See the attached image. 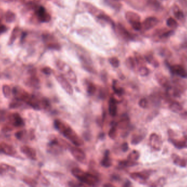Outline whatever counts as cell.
<instances>
[{
  "mask_svg": "<svg viewBox=\"0 0 187 187\" xmlns=\"http://www.w3.org/2000/svg\"><path fill=\"white\" fill-rule=\"evenodd\" d=\"M25 133H26V132L24 130L19 131L16 132V134H15V136L17 139L21 140L23 138V137L25 136Z\"/></svg>",
  "mask_w": 187,
  "mask_h": 187,
  "instance_id": "37",
  "label": "cell"
},
{
  "mask_svg": "<svg viewBox=\"0 0 187 187\" xmlns=\"http://www.w3.org/2000/svg\"><path fill=\"white\" fill-rule=\"evenodd\" d=\"M103 187H114V185L111 184V183H107V184H104L103 185Z\"/></svg>",
  "mask_w": 187,
  "mask_h": 187,
  "instance_id": "48",
  "label": "cell"
},
{
  "mask_svg": "<svg viewBox=\"0 0 187 187\" xmlns=\"http://www.w3.org/2000/svg\"><path fill=\"white\" fill-rule=\"evenodd\" d=\"M37 14L39 19H40L41 22H47L50 20V16L46 12V10L43 7H40L38 9Z\"/></svg>",
  "mask_w": 187,
  "mask_h": 187,
  "instance_id": "14",
  "label": "cell"
},
{
  "mask_svg": "<svg viewBox=\"0 0 187 187\" xmlns=\"http://www.w3.org/2000/svg\"><path fill=\"white\" fill-rule=\"evenodd\" d=\"M110 63L112 65L113 67L114 68H118L119 65V61L117 58H112L110 60Z\"/></svg>",
  "mask_w": 187,
  "mask_h": 187,
  "instance_id": "35",
  "label": "cell"
},
{
  "mask_svg": "<svg viewBox=\"0 0 187 187\" xmlns=\"http://www.w3.org/2000/svg\"><path fill=\"white\" fill-rule=\"evenodd\" d=\"M158 23V20L154 17H150L147 18L144 22V28L146 29H150L156 26Z\"/></svg>",
  "mask_w": 187,
  "mask_h": 187,
  "instance_id": "19",
  "label": "cell"
},
{
  "mask_svg": "<svg viewBox=\"0 0 187 187\" xmlns=\"http://www.w3.org/2000/svg\"><path fill=\"white\" fill-rule=\"evenodd\" d=\"M150 144L152 148L156 151H159L162 146V140L158 134L152 133L150 137Z\"/></svg>",
  "mask_w": 187,
  "mask_h": 187,
  "instance_id": "7",
  "label": "cell"
},
{
  "mask_svg": "<svg viewBox=\"0 0 187 187\" xmlns=\"http://www.w3.org/2000/svg\"><path fill=\"white\" fill-rule=\"evenodd\" d=\"M140 154L138 151L134 150L132 151L128 156V159L132 161H136L140 158Z\"/></svg>",
  "mask_w": 187,
  "mask_h": 187,
  "instance_id": "26",
  "label": "cell"
},
{
  "mask_svg": "<svg viewBox=\"0 0 187 187\" xmlns=\"http://www.w3.org/2000/svg\"><path fill=\"white\" fill-rule=\"evenodd\" d=\"M101 164L103 167L106 168H108L112 166V160L110 158V152L109 150H106L103 158L101 162Z\"/></svg>",
  "mask_w": 187,
  "mask_h": 187,
  "instance_id": "15",
  "label": "cell"
},
{
  "mask_svg": "<svg viewBox=\"0 0 187 187\" xmlns=\"http://www.w3.org/2000/svg\"><path fill=\"white\" fill-rule=\"evenodd\" d=\"M122 149L124 152H127L128 149H129V146H128V143L126 142L123 143L122 146Z\"/></svg>",
  "mask_w": 187,
  "mask_h": 187,
  "instance_id": "44",
  "label": "cell"
},
{
  "mask_svg": "<svg viewBox=\"0 0 187 187\" xmlns=\"http://www.w3.org/2000/svg\"><path fill=\"white\" fill-rule=\"evenodd\" d=\"M156 184L152 185L153 186H159V187H162L166 184V179L165 178H160L155 183Z\"/></svg>",
  "mask_w": 187,
  "mask_h": 187,
  "instance_id": "32",
  "label": "cell"
},
{
  "mask_svg": "<svg viewBox=\"0 0 187 187\" xmlns=\"http://www.w3.org/2000/svg\"><path fill=\"white\" fill-rule=\"evenodd\" d=\"M172 158H173L174 163L175 165L181 167H185L187 166V162L183 158H181L180 156L176 154H174Z\"/></svg>",
  "mask_w": 187,
  "mask_h": 187,
  "instance_id": "21",
  "label": "cell"
},
{
  "mask_svg": "<svg viewBox=\"0 0 187 187\" xmlns=\"http://www.w3.org/2000/svg\"><path fill=\"white\" fill-rule=\"evenodd\" d=\"M13 95L15 97L16 99L22 101H24L25 99L29 95V93L26 91L25 89H22L19 86L14 87L12 89Z\"/></svg>",
  "mask_w": 187,
  "mask_h": 187,
  "instance_id": "8",
  "label": "cell"
},
{
  "mask_svg": "<svg viewBox=\"0 0 187 187\" xmlns=\"http://www.w3.org/2000/svg\"><path fill=\"white\" fill-rule=\"evenodd\" d=\"M23 181L25 182L26 184H28L29 186L31 187H34L37 185V182L36 180L32 178L28 177H24L22 179Z\"/></svg>",
  "mask_w": 187,
  "mask_h": 187,
  "instance_id": "30",
  "label": "cell"
},
{
  "mask_svg": "<svg viewBox=\"0 0 187 187\" xmlns=\"http://www.w3.org/2000/svg\"><path fill=\"white\" fill-rule=\"evenodd\" d=\"M176 17L178 19H181V18L183 17V14L182 12H178L176 14Z\"/></svg>",
  "mask_w": 187,
  "mask_h": 187,
  "instance_id": "45",
  "label": "cell"
},
{
  "mask_svg": "<svg viewBox=\"0 0 187 187\" xmlns=\"http://www.w3.org/2000/svg\"><path fill=\"white\" fill-rule=\"evenodd\" d=\"M6 27L5 26H0V32H6Z\"/></svg>",
  "mask_w": 187,
  "mask_h": 187,
  "instance_id": "46",
  "label": "cell"
},
{
  "mask_svg": "<svg viewBox=\"0 0 187 187\" xmlns=\"http://www.w3.org/2000/svg\"><path fill=\"white\" fill-rule=\"evenodd\" d=\"M2 92L4 96L7 98H10L13 95L12 89L10 86L4 85L2 87Z\"/></svg>",
  "mask_w": 187,
  "mask_h": 187,
  "instance_id": "25",
  "label": "cell"
},
{
  "mask_svg": "<svg viewBox=\"0 0 187 187\" xmlns=\"http://www.w3.org/2000/svg\"><path fill=\"white\" fill-rule=\"evenodd\" d=\"M131 182H130V181H127V182H125L124 184L123 185V186H124V187H130V186H131Z\"/></svg>",
  "mask_w": 187,
  "mask_h": 187,
  "instance_id": "47",
  "label": "cell"
},
{
  "mask_svg": "<svg viewBox=\"0 0 187 187\" xmlns=\"http://www.w3.org/2000/svg\"><path fill=\"white\" fill-rule=\"evenodd\" d=\"M112 89L116 95L122 96L124 93V89L120 87L117 80H114L112 83Z\"/></svg>",
  "mask_w": 187,
  "mask_h": 187,
  "instance_id": "20",
  "label": "cell"
},
{
  "mask_svg": "<svg viewBox=\"0 0 187 187\" xmlns=\"http://www.w3.org/2000/svg\"><path fill=\"white\" fill-rule=\"evenodd\" d=\"M69 149L76 160L82 164H84L85 162L86 155L83 150L76 146H70Z\"/></svg>",
  "mask_w": 187,
  "mask_h": 187,
  "instance_id": "5",
  "label": "cell"
},
{
  "mask_svg": "<svg viewBox=\"0 0 187 187\" xmlns=\"http://www.w3.org/2000/svg\"><path fill=\"white\" fill-rule=\"evenodd\" d=\"M126 18L128 20V22L130 23L131 25L136 23L140 22L139 17L136 13L129 12L126 14Z\"/></svg>",
  "mask_w": 187,
  "mask_h": 187,
  "instance_id": "22",
  "label": "cell"
},
{
  "mask_svg": "<svg viewBox=\"0 0 187 187\" xmlns=\"http://www.w3.org/2000/svg\"><path fill=\"white\" fill-rule=\"evenodd\" d=\"M42 71L44 74H45L46 75H50V74L52 73V70L50 68L46 67V68H44L43 69H42Z\"/></svg>",
  "mask_w": 187,
  "mask_h": 187,
  "instance_id": "42",
  "label": "cell"
},
{
  "mask_svg": "<svg viewBox=\"0 0 187 187\" xmlns=\"http://www.w3.org/2000/svg\"><path fill=\"white\" fill-rule=\"evenodd\" d=\"M138 164V163L136 161H132L129 160L127 159L126 160H123L119 162V165L120 166L124 167H131V166H134Z\"/></svg>",
  "mask_w": 187,
  "mask_h": 187,
  "instance_id": "28",
  "label": "cell"
},
{
  "mask_svg": "<svg viewBox=\"0 0 187 187\" xmlns=\"http://www.w3.org/2000/svg\"><path fill=\"white\" fill-rule=\"evenodd\" d=\"M156 80L159 83V85H161L163 87L165 88L166 89L171 86L168 79L162 75H156Z\"/></svg>",
  "mask_w": 187,
  "mask_h": 187,
  "instance_id": "17",
  "label": "cell"
},
{
  "mask_svg": "<svg viewBox=\"0 0 187 187\" xmlns=\"http://www.w3.org/2000/svg\"><path fill=\"white\" fill-rule=\"evenodd\" d=\"M20 150L24 154H25L28 158L32 160H37V154L35 149L28 146H21Z\"/></svg>",
  "mask_w": 187,
  "mask_h": 187,
  "instance_id": "11",
  "label": "cell"
},
{
  "mask_svg": "<svg viewBox=\"0 0 187 187\" xmlns=\"http://www.w3.org/2000/svg\"><path fill=\"white\" fill-rule=\"evenodd\" d=\"M170 70L172 73L182 78H187V71L181 65H175L171 66L170 67Z\"/></svg>",
  "mask_w": 187,
  "mask_h": 187,
  "instance_id": "12",
  "label": "cell"
},
{
  "mask_svg": "<svg viewBox=\"0 0 187 187\" xmlns=\"http://www.w3.org/2000/svg\"><path fill=\"white\" fill-rule=\"evenodd\" d=\"M130 123V121H129V118L128 116L124 115L123 116H122V118L120 119V120L118 122H117V126L118 128H119L120 129H125L129 126Z\"/></svg>",
  "mask_w": 187,
  "mask_h": 187,
  "instance_id": "18",
  "label": "cell"
},
{
  "mask_svg": "<svg viewBox=\"0 0 187 187\" xmlns=\"http://www.w3.org/2000/svg\"><path fill=\"white\" fill-rule=\"evenodd\" d=\"M117 100L113 97H111L109 101L108 111L112 116H115L117 113Z\"/></svg>",
  "mask_w": 187,
  "mask_h": 187,
  "instance_id": "13",
  "label": "cell"
},
{
  "mask_svg": "<svg viewBox=\"0 0 187 187\" xmlns=\"http://www.w3.org/2000/svg\"><path fill=\"white\" fill-rule=\"evenodd\" d=\"M171 143L178 149H183L187 146V140L183 139L182 140H176L172 138H170Z\"/></svg>",
  "mask_w": 187,
  "mask_h": 187,
  "instance_id": "16",
  "label": "cell"
},
{
  "mask_svg": "<svg viewBox=\"0 0 187 187\" xmlns=\"http://www.w3.org/2000/svg\"><path fill=\"white\" fill-rule=\"evenodd\" d=\"M0 166L3 169L4 172L8 171L12 172L16 171L15 167H14L13 166H12L10 165H7L6 164H1Z\"/></svg>",
  "mask_w": 187,
  "mask_h": 187,
  "instance_id": "31",
  "label": "cell"
},
{
  "mask_svg": "<svg viewBox=\"0 0 187 187\" xmlns=\"http://www.w3.org/2000/svg\"><path fill=\"white\" fill-rule=\"evenodd\" d=\"M87 91L89 95H94L97 91L96 86L91 81H87L86 83Z\"/></svg>",
  "mask_w": 187,
  "mask_h": 187,
  "instance_id": "24",
  "label": "cell"
},
{
  "mask_svg": "<svg viewBox=\"0 0 187 187\" xmlns=\"http://www.w3.org/2000/svg\"><path fill=\"white\" fill-rule=\"evenodd\" d=\"M117 128L118 127L117 126V124L115 123L114 125H112V127L111 128V129L109 130V132H108V136L110 138L114 140L115 138L117 136Z\"/></svg>",
  "mask_w": 187,
  "mask_h": 187,
  "instance_id": "29",
  "label": "cell"
},
{
  "mask_svg": "<svg viewBox=\"0 0 187 187\" xmlns=\"http://www.w3.org/2000/svg\"><path fill=\"white\" fill-rule=\"evenodd\" d=\"M41 182L42 184L44 185H48L50 184L49 182L47 180V179L45 177H44L43 176H42L41 177Z\"/></svg>",
  "mask_w": 187,
  "mask_h": 187,
  "instance_id": "43",
  "label": "cell"
},
{
  "mask_svg": "<svg viewBox=\"0 0 187 187\" xmlns=\"http://www.w3.org/2000/svg\"><path fill=\"white\" fill-rule=\"evenodd\" d=\"M126 65L128 68L132 69L135 67V63L134 60L132 58H129L126 61Z\"/></svg>",
  "mask_w": 187,
  "mask_h": 187,
  "instance_id": "41",
  "label": "cell"
},
{
  "mask_svg": "<svg viewBox=\"0 0 187 187\" xmlns=\"http://www.w3.org/2000/svg\"><path fill=\"white\" fill-rule=\"evenodd\" d=\"M138 105L141 108H146L148 105V101L146 98H142L138 102Z\"/></svg>",
  "mask_w": 187,
  "mask_h": 187,
  "instance_id": "39",
  "label": "cell"
},
{
  "mask_svg": "<svg viewBox=\"0 0 187 187\" xmlns=\"http://www.w3.org/2000/svg\"><path fill=\"white\" fill-rule=\"evenodd\" d=\"M144 136L142 134H135L131 138V144L137 145L141 142L142 140H144Z\"/></svg>",
  "mask_w": 187,
  "mask_h": 187,
  "instance_id": "27",
  "label": "cell"
},
{
  "mask_svg": "<svg viewBox=\"0 0 187 187\" xmlns=\"http://www.w3.org/2000/svg\"><path fill=\"white\" fill-rule=\"evenodd\" d=\"M152 174L150 170H144L138 172H133L130 174V177L140 183H145Z\"/></svg>",
  "mask_w": 187,
  "mask_h": 187,
  "instance_id": "4",
  "label": "cell"
},
{
  "mask_svg": "<svg viewBox=\"0 0 187 187\" xmlns=\"http://www.w3.org/2000/svg\"><path fill=\"white\" fill-rule=\"evenodd\" d=\"M10 124L14 127H23L25 125V122L19 114L14 113L10 115L9 117Z\"/></svg>",
  "mask_w": 187,
  "mask_h": 187,
  "instance_id": "9",
  "label": "cell"
},
{
  "mask_svg": "<svg viewBox=\"0 0 187 187\" xmlns=\"http://www.w3.org/2000/svg\"><path fill=\"white\" fill-rule=\"evenodd\" d=\"M21 104H22V101L16 99V101H13L10 103V107L12 108H18L21 105Z\"/></svg>",
  "mask_w": 187,
  "mask_h": 187,
  "instance_id": "40",
  "label": "cell"
},
{
  "mask_svg": "<svg viewBox=\"0 0 187 187\" xmlns=\"http://www.w3.org/2000/svg\"><path fill=\"white\" fill-rule=\"evenodd\" d=\"M108 95V91L107 89L105 88H102L100 90L99 96L101 99H105Z\"/></svg>",
  "mask_w": 187,
  "mask_h": 187,
  "instance_id": "36",
  "label": "cell"
},
{
  "mask_svg": "<svg viewBox=\"0 0 187 187\" xmlns=\"http://www.w3.org/2000/svg\"><path fill=\"white\" fill-rule=\"evenodd\" d=\"M184 138L187 141V131L184 132Z\"/></svg>",
  "mask_w": 187,
  "mask_h": 187,
  "instance_id": "49",
  "label": "cell"
},
{
  "mask_svg": "<svg viewBox=\"0 0 187 187\" xmlns=\"http://www.w3.org/2000/svg\"><path fill=\"white\" fill-rule=\"evenodd\" d=\"M170 109L174 113H179L183 110V107L182 105L177 101H173L170 105Z\"/></svg>",
  "mask_w": 187,
  "mask_h": 187,
  "instance_id": "23",
  "label": "cell"
},
{
  "mask_svg": "<svg viewBox=\"0 0 187 187\" xmlns=\"http://www.w3.org/2000/svg\"><path fill=\"white\" fill-rule=\"evenodd\" d=\"M55 77L56 80L60 85V86H61L62 89H64V91L67 93H68L69 95H72L73 94V89L71 85L65 77L61 74H58Z\"/></svg>",
  "mask_w": 187,
  "mask_h": 187,
  "instance_id": "6",
  "label": "cell"
},
{
  "mask_svg": "<svg viewBox=\"0 0 187 187\" xmlns=\"http://www.w3.org/2000/svg\"><path fill=\"white\" fill-rule=\"evenodd\" d=\"M139 74L141 76H146L149 74V70L146 67H142L139 69Z\"/></svg>",
  "mask_w": 187,
  "mask_h": 187,
  "instance_id": "33",
  "label": "cell"
},
{
  "mask_svg": "<svg viewBox=\"0 0 187 187\" xmlns=\"http://www.w3.org/2000/svg\"><path fill=\"white\" fill-rule=\"evenodd\" d=\"M15 19V15L14 13L10 12H8L6 14V20L7 22H12Z\"/></svg>",
  "mask_w": 187,
  "mask_h": 187,
  "instance_id": "38",
  "label": "cell"
},
{
  "mask_svg": "<svg viewBox=\"0 0 187 187\" xmlns=\"http://www.w3.org/2000/svg\"><path fill=\"white\" fill-rule=\"evenodd\" d=\"M167 25L170 27L174 28V27H176V26H177V23L174 18H170L167 20Z\"/></svg>",
  "mask_w": 187,
  "mask_h": 187,
  "instance_id": "34",
  "label": "cell"
},
{
  "mask_svg": "<svg viewBox=\"0 0 187 187\" xmlns=\"http://www.w3.org/2000/svg\"><path fill=\"white\" fill-rule=\"evenodd\" d=\"M73 176L77 178L83 184L89 186H95L99 183V178L96 174L85 172L78 167H75L72 170Z\"/></svg>",
  "mask_w": 187,
  "mask_h": 187,
  "instance_id": "2",
  "label": "cell"
},
{
  "mask_svg": "<svg viewBox=\"0 0 187 187\" xmlns=\"http://www.w3.org/2000/svg\"><path fill=\"white\" fill-rule=\"evenodd\" d=\"M0 152L10 156H15L17 153L16 149L12 146L5 142L0 143Z\"/></svg>",
  "mask_w": 187,
  "mask_h": 187,
  "instance_id": "10",
  "label": "cell"
},
{
  "mask_svg": "<svg viewBox=\"0 0 187 187\" xmlns=\"http://www.w3.org/2000/svg\"><path fill=\"white\" fill-rule=\"evenodd\" d=\"M54 126L56 130L75 146H80L84 144V142L81 138L78 136V134L70 126L64 121L56 119L54 122Z\"/></svg>",
  "mask_w": 187,
  "mask_h": 187,
  "instance_id": "1",
  "label": "cell"
},
{
  "mask_svg": "<svg viewBox=\"0 0 187 187\" xmlns=\"http://www.w3.org/2000/svg\"><path fill=\"white\" fill-rule=\"evenodd\" d=\"M56 65L60 70H62L65 73L66 76H67V79H69L70 81L74 83H77V79L75 72L68 65L61 61H58Z\"/></svg>",
  "mask_w": 187,
  "mask_h": 187,
  "instance_id": "3",
  "label": "cell"
}]
</instances>
